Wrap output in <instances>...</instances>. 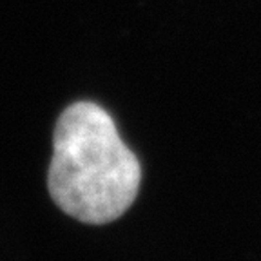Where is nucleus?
Returning <instances> with one entry per match:
<instances>
[{"mask_svg":"<svg viewBox=\"0 0 261 261\" xmlns=\"http://www.w3.org/2000/svg\"><path fill=\"white\" fill-rule=\"evenodd\" d=\"M140 181L138 158L106 109L76 102L60 114L47 185L65 214L82 223H111L133 205Z\"/></svg>","mask_w":261,"mask_h":261,"instance_id":"1","label":"nucleus"}]
</instances>
